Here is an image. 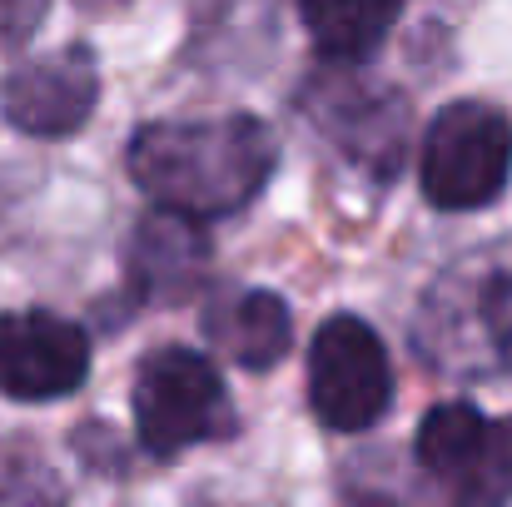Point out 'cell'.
Masks as SVG:
<instances>
[{
  "instance_id": "6da1fadb",
  "label": "cell",
  "mask_w": 512,
  "mask_h": 507,
  "mask_svg": "<svg viewBox=\"0 0 512 507\" xmlns=\"http://www.w3.org/2000/svg\"><path fill=\"white\" fill-rule=\"evenodd\" d=\"M279 165V140L254 115L219 120H155L125 145L130 179L184 219H224L264 194Z\"/></svg>"
},
{
  "instance_id": "7a4b0ae2",
  "label": "cell",
  "mask_w": 512,
  "mask_h": 507,
  "mask_svg": "<svg viewBox=\"0 0 512 507\" xmlns=\"http://www.w3.org/2000/svg\"><path fill=\"white\" fill-rule=\"evenodd\" d=\"M413 353L448 378H512V239L468 249L423 289Z\"/></svg>"
},
{
  "instance_id": "3957f363",
  "label": "cell",
  "mask_w": 512,
  "mask_h": 507,
  "mask_svg": "<svg viewBox=\"0 0 512 507\" xmlns=\"http://www.w3.org/2000/svg\"><path fill=\"white\" fill-rule=\"evenodd\" d=\"M135 433L155 458H179L184 448L234 438L239 418L214 358L184 343L145 353L135 373Z\"/></svg>"
},
{
  "instance_id": "277c9868",
  "label": "cell",
  "mask_w": 512,
  "mask_h": 507,
  "mask_svg": "<svg viewBox=\"0 0 512 507\" xmlns=\"http://www.w3.org/2000/svg\"><path fill=\"white\" fill-rule=\"evenodd\" d=\"M418 184L433 209L468 214L503 199L512 184V120L488 100H453L423 135Z\"/></svg>"
},
{
  "instance_id": "5b68a950",
  "label": "cell",
  "mask_w": 512,
  "mask_h": 507,
  "mask_svg": "<svg viewBox=\"0 0 512 507\" xmlns=\"http://www.w3.org/2000/svg\"><path fill=\"white\" fill-rule=\"evenodd\" d=\"M413 453L453 507L512 503V418H488L473 403H438L418 423Z\"/></svg>"
},
{
  "instance_id": "8992f818",
  "label": "cell",
  "mask_w": 512,
  "mask_h": 507,
  "mask_svg": "<svg viewBox=\"0 0 512 507\" xmlns=\"http://www.w3.org/2000/svg\"><path fill=\"white\" fill-rule=\"evenodd\" d=\"M309 125L339 150L353 165L373 169L378 179H393L403 155H408V100L393 90V85H378V80H363L353 75L348 65L329 70V75H314L299 95Z\"/></svg>"
},
{
  "instance_id": "52a82bcc",
  "label": "cell",
  "mask_w": 512,
  "mask_h": 507,
  "mask_svg": "<svg viewBox=\"0 0 512 507\" xmlns=\"http://www.w3.org/2000/svg\"><path fill=\"white\" fill-rule=\"evenodd\" d=\"M309 403L334 433L373 428L393 403V363L383 338L358 314H334L309 348Z\"/></svg>"
},
{
  "instance_id": "ba28073f",
  "label": "cell",
  "mask_w": 512,
  "mask_h": 507,
  "mask_svg": "<svg viewBox=\"0 0 512 507\" xmlns=\"http://www.w3.org/2000/svg\"><path fill=\"white\" fill-rule=\"evenodd\" d=\"M100 105V65L90 45H65L55 55L25 60L0 80V115L30 140L75 135Z\"/></svg>"
},
{
  "instance_id": "9c48e42d",
  "label": "cell",
  "mask_w": 512,
  "mask_h": 507,
  "mask_svg": "<svg viewBox=\"0 0 512 507\" xmlns=\"http://www.w3.org/2000/svg\"><path fill=\"white\" fill-rule=\"evenodd\" d=\"M90 378V338L50 309L0 314V393L15 403L70 398Z\"/></svg>"
},
{
  "instance_id": "30bf717a",
  "label": "cell",
  "mask_w": 512,
  "mask_h": 507,
  "mask_svg": "<svg viewBox=\"0 0 512 507\" xmlns=\"http://www.w3.org/2000/svg\"><path fill=\"white\" fill-rule=\"evenodd\" d=\"M209 259L214 249L199 234V219L155 209L125 244V284L140 304H184L189 294H199Z\"/></svg>"
},
{
  "instance_id": "8fae6325",
  "label": "cell",
  "mask_w": 512,
  "mask_h": 507,
  "mask_svg": "<svg viewBox=\"0 0 512 507\" xmlns=\"http://www.w3.org/2000/svg\"><path fill=\"white\" fill-rule=\"evenodd\" d=\"M204 338L219 358L249 368V373H269L289 343H294V319L289 304L269 289H234L219 304H209L204 314Z\"/></svg>"
},
{
  "instance_id": "7c38bea8",
  "label": "cell",
  "mask_w": 512,
  "mask_h": 507,
  "mask_svg": "<svg viewBox=\"0 0 512 507\" xmlns=\"http://www.w3.org/2000/svg\"><path fill=\"white\" fill-rule=\"evenodd\" d=\"M299 15L329 65H363L398 25L403 0H299Z\"/></svg>"
},
{
  "instance_id": "4fadbf2b",
  "label": "cell",
  "mask_w": 512,
  "mask_h": 507,
  "mask_svg": "<svg viewBox=\"0 0 512 507\" xmlns=\"http://www.w3.org/2000/svg\"><path fill=\"white\" fill-rule=\"evenodd\" d=\"M0 507H65L55 473L20 443L0 448Z\"/></svg>"
},
{
  "instance_id": "5bb4252c",
  "label": "cell",
  "mask_w": 512,
  "mask_h": 507,
  "mask_svg": "<svg viewBox=\"0 0 512 507\" xmlns=\"http://www.w3.org/2000/svg\"><path fill=\"white\" fill-rule=\"evenodd\" d=\"M40 15H45V0H0V35L20 40L40 25Z\"/></svg>"
}]
</instances>
